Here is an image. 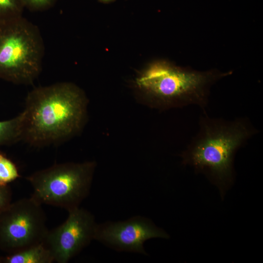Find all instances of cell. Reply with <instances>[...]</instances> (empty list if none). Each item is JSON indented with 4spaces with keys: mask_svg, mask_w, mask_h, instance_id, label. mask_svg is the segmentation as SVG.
Masks as SVG:
<instances>
[{
    "mask_svg": "<svg viewBox=\"0 0 263 263\" xmlns=\"http://www.w3.org/2000/svg\"><path fill=\"white\" fill-rule=\"evenodd\" d=\"M68 213L62 224L48 231L43 242L58 263L68 262L94 240L97 225L94 215L79 207Z\"/></svg>",
    "mask_w": 263,
    "mask_h": 263,
    "instance_id": "52a82bcc",
    "label": "cell"
},
{
    "mask_svg": "<svg viewBox=\"0 0 263 263\" xmlns=\"http://www.w3.org/2000/svg\"><path fill=\"white\" fill-rule=\"evenodd\" d=\"M44 44L38 26L21 17L0 22V79L32 84L41 73Z\"/></svg>",
    "mask_w": 263,
    "mask_h": 263,
    "instance_id": "277c9868",
    "label": "cell"
},
{
    "mask_svg": "<svg viewBox=\"0 0 263 263\" xmlns=\"http://www.w3.org/2000/svg\"><path fill=\"white\" fill-rule=\"evenodd\" d=\"M101 2L108 3L113 1V0H99Z\"/></svg>",
    "mask_w": 263,
    "mask_h": 263,
    "instance_id": "9a60e30c",
    "label": "cell"
},
{
    "mask_svg": "<svg viewBox=\"0 0 263 263\" xmlns=\"http://www.w3.org/2000/svg\"><path fill=\"white\" fill-rule=\"evenodd\" d=\"M95 167L94 162L55 164L26 177L32 197L40 204L65 209L79 207L89 195Z\"/></svg>",
    "mask_w": 263,
    "mask_h": 263,
    "instance_id": "5b68a950",
    "label": "cell"
},
{
    "mask_svg": "<svg viewBox=\"0 0 263 263\" xmlns=\"http://www.w3.org/2000/svg\"><path fill=\"white\" fill-rule=\"evenodd\" d=\"M24 8L21 0H0V22L22 17Z\"/></svg>",
    "mask_w": 263,
    "mask_h": 263,
    "instance_id": "8fae6325",
    "label": "cell"
},
{
    "mask_svg": "<svg viewBox=\"0 0 263 263\" xmlns=\"http://www.w3.org/2000/svg\"><path fill=\"white\" fill-rule=\"evenodd\" d=\"M48 231L41 204L32 197L0 212V248L9 254L43 243Z\"/></svg>",
    "mask_w": 263,
    "mask_h": 263,
    "instance_id": "8992f818",
    "label": "cell"
},
{
    "mask_svg": "<svg viewBox=\"0 0 263 263\" xmlns=\"http://www.w3.org/2000/svg\"><path fill=\"white\" fill-rule=\"evenodd\" d=\"M258 132L245 116L226 120L203 111L197 133L181 154L183 163L225 186L233 179L236 152Z\"/></svg>",
    "mask_w": 263,
    "mask_h": 263,
    "instance_id": "7a4b0ae2",
    "label": "cell"
},
{
    "mask_svg": "<svg viewBox=\"0 0 263 263\" xmlns=\"http://www.w3.org/2000/svg\"><path fill=\"white\" fill-rule=\"evenodd\" d=\"M86 103L84 93L72 83L35 88L25 98L22 140L37 147L65 141L80 129Z\"/></svg>",
    "mask_w": 263,
    "mask_h": 263,
    "instance_id": "6da1fadb",
    "label": "cell"
},
{
    "mask_svg": "<svg viewBox=\"0 0 263 263\" xmlns=\"http://www.w3.org/2000/svg\"><path fill=\"white\" fill-rule=\"evenodd\" d=\"M11 193L8 185L0 184V212L11 204Z\"/></svg>",
    "mask_w": 263,
    "mask_h": 263,
    "instance_id": "5bb4252c",
    "label": "cell"
},
{
    "mask_svg": "<svg viewBox=\"0 0 263 263\" xmlns=\"http://www.w3.org/2000/svg\"><path fill=\"white\" fill-rule=\"evenodd\" d=\"M53 255L44 243L30 246L1 257L3 263H51Z\"/></svg>",
    "mask_w": 263,
    "mask_h": 263,
    "instance_id": "9c48e42d",
    "label": "cell"
},
{
    "mask_svg": "<svg viewBox=\"0 0 263 263\" xmlns=\"http://www.w3.org/2000/svg\"><path fill=\"white\" fill-rule=\"evenodd\" d=\"M22 112L16 117L0 121V146L9 145L22 140Z\"/></svg>",
    "mask_w": 263,
    "mask_h": 263,
    "instance_id": "30bf717a",
    "label": "cell"
},
{
    "mask_svg": "<svg viewBox=\"0 0 263 263\" xmlns=\"http://www.w3.org/2000/svg\"><path fill=\"white\" fill-rule=\"evenodd\" d=\"M1 263V257H0V263Z\"/></svg>",
    "mask_w": 263,
    "mask_h": 263,
    "instance_id": "2e32d148",
    "label": "cell"
},
{
    "mask_svg": "<svg viewBox=\"0 0 263 263\" xmlns=\"http://www.w3.org/2000/svg\"><path fill=\"white\" fill-rule=\"evenodd\" d=\"M20 176L16 165L0 151V184H8Z\"/></svg>",
    "mask_w": 263,
    "mask_h": 263,
    "instance_id": "7c38bea8",
    "label": "cell"
},
{
    "mask_svg": "<svg viewBox=\"0 0 263 263\" xmlns=\"http://www.w3.org/2000/svg\"><path fill=\"white\" fill-rule=\"evenodd\" d=\"M168 237L164 230L150 219L135 216L123 221L97 224L94 240L117 251L147 255L144 247L147 240Z\"/></svg>",
    "mask_w": 263,
    "mask_h": 263,
    "instance_id": "ba28073f",
    "label": "cell"
},
{
    "mask_svg": "<svg viewBox=\"0 0 263 263\" xmlns=\"http://www.w3.org/2000/svg\"><path fill=\"white\" fill-rule=\"evenodd\" d=\"M57 0H21L24 8L32 11H43L52 7Z\"/></svg>",
    "mask_w": 263,
    "mask_h": 263,
    "instance_id": "4fadbf2b",
    "label": "cell"
},
{
    "mask_svg": "<svg viewBox=\"0 0 263 263\" xmlns=\"http://www.w3.org/2000/svg\"><path fill=\"white\" fill-rule=\"evenodd\" d=\"M232 73V71L222 72L216 69L200 71L158 60L147 66L137 78L136 83L156 106L193 105L205 111L211 87Z\"/></svg>",
    "mask_w": 263,
    "mask_h": 263,
    "instance_id": "3957f363",
    "label": "cell"
}]
</instances>
